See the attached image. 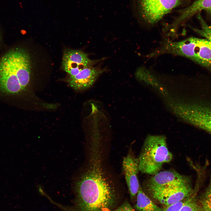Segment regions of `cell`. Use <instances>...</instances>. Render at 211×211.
Instances as JSON below:
<instances>
[{"mask_svg":"<svg viewBox=\"0 0 211 211\" xmlns=\"http://www.w3.org/2000/svg\"><path fill=\"white\" fill-rule=\"evenodd\" d=\"M134 208L137 211H163L164 209L155 204L145 193L140 185Z\"/></svg>","mask_w":211,"mask_h":211,"instance_id":"7c38bea8","label":"cell"},{"mask_svg":"<svg viewBox=\"0 0 211 211\" xmlns=\"http://www.w3.org/2000/svg\"><path fill=\"white\" fill-rule=\"evenodd\" d=\"M139 161L131 154L125 157L122 163V169L132 200H135L140 184L138 179Z\"/></svg>","mask_w":211,"mask_h":211,"instance_id":"9c48e42d","label":"cell"},{"mask_svg":"<svg viewBox=\"0 0 211 211\" xmlns=\"http://www.w3.org/2000/svg\"><path fill=\"white\" fill-rule=\"evenodd\" d=\"M162 50L165 54L184 57L211 69V43L206 39L192 37L178 41L168 40Z\"/></svg>","mask_w":211,"mask_h":211,"instance_id":"277c9868","label":"cell"},{"mask_svg":"<svg viewBox=\"0 0 211 211\" xmlns=\"http://www.w3.org/2000/svg\"><path fill=\"white\" fill-rule=\"evenodd\" d=\"M200 25L199 29L191 27L192 29L198 34L206 38L211 43V26L208 25L203 19L200 13L197 16Z\"/></svg>","mask_w":211,"mask_h":211,"instance_id":"9a60e30c","label":"cell"},{"mask_svg":"<svg viewBox=\"0 0 211 211\" xmlns=\"http://www.w3.org/2000/svg\"><path fill=\"white\" fill-rule=\"evenodd\" d=\"M106 173L102 163L94 161L74 177L76 199L72 211H113L118 207L120 195Z\"/></svg>","mask_w":211,"mask_h":211,"instance_id":"6da1fadb","label":"cell"},{"mask_svg":"<svg viewBox=\"0 0 211 211\" xmlns=\"http://www.w3.org/2000/svg\"><path fill=\"white\" fill-rule=\"evenodd\" d=\"M0 38H1V37H0Z\"/></svg>","mask_w":211,"mask_h":211,"instance_id":"e0dca14e","label":"cell"},{"mask_svg":"<svg viewBox=\"0 0 211 211\" xmlns=\"http://www.w3.org/2000/svg\"><path fill=\"white\" fill-rule=\"evenodd\" d=\"M190 181L188 176L170 170L160 171L148 178L144 183V186L145 190L149 193Z\"/></svg>","mask_w":211,"mask_h":211,"instance_id":"52a82bcc","label":"cell"},{"mask_svg":"<svg viewBox=\"0 0 211 211\" xmlns=\"http://www.w3.org/2000/svg\"><path fill=\"white\" fill-rule=\"evenodd\" d=\"M105 70L93 66L86 68L74 76H70L67 81L76 90H84L91 87L98 76Z\"/></svg>","mask_w":211,"mask_h":211,"instance_id":"30bf717a","label":"cell"},{"mask_svg":"<svg viewBox=\"0 0 211 211\" xmlns=\"http://www.w3.org/2000/svg\"><path fill=\"white\" fill-rule=\"evenodd\" d=\"M186 0H138L139 13L147 23L154 25Z\"/></svg>","mask_w":211,"mask_h":211,"instance_id":"5b68a950","label":"cell"},{"mask_svg":"<svg viewBox=\"0 0 211 211\" xmlns=\"http://www.w3.org/2000/svg\"><path fill=\"white\" fill-rule=\"evenodd\" d=\"M202 11H205L211 17V0H197L181 11L176 19L167 28L170 31L175 32L178 26L195 14Z\"/></svg>","mask_w":211,"mask_h":211,"instance_id":"8fae6325","label":"cell"},{"mask_svg":"<svg viewBox=\"0 0 211 211\" xmlns=\"http://www.w3.org/2000/svg\"><path fill=\"white\" fill-rule=\"evenodd\" d=\"M113 211H136L127 201L118 206Z\"/></svg>","mask_w":211,"mask_h":211,"instance_id":"2e32d148","label":"cell"},{"mask_svg":"<svg viewBox=\"0 0 211 211\" xmlns=\"http://www.w3.org/2000/svg\"><path fill=\"white\" fill-rule=\"evenodd\" d=\"M198 189L195 188L192 195L188 197L178 211H201L197 200Z\"/></svg>","mask_w":211,"mask_h":211,"instance_id":"5bb4252c","label":"cell"},{"mask_svg":"<svg viewBox=\"0 0 211 211\" xmlns=\"http://www.w3.org/2000/svg\"><path fill=\"white\" fill-rule=\"evenodd\" d=\"M30 56L25 50L16 48L8 52L0 60V90L16 94L25 89L30 80Z\"/></svg>","mask_w":211,"mask_h":211,"instance_id":"7a4b0ae2","label":"cell"},{"mask_svg":"<svg viewBox=\"0 0 211 211\" xmlns=\"http://www.w3.org/2000/svg\"><path fill=\"white\" fill-rule=\"evenodd\" d=\"M172 158L166 137L149 135L145 139L138 157L139 171L143 173L155 175L160 171L164 164L170 161Z\"/></svg>","mask_w":211,"mask_h":211,"instance_id":"3957f363","label":"cell"},{"mask_svg":"<svg viewBox=\"0 0 211 211\" xmlns=\"http://www.w3.org/2000/svg\"><path fill=\"white\" fill-rule=\"evenodd\" d=\"M197 200L201 211H211V181L199 195Z\"/></svg>","mask_w":211,"mask_h":211,"instance_id":"4fadbf2b","label":"cell"},{"mask_svg":"<svg viewBox=\"0 0 211 211\" xmlns=\"http://www.w3.org/2000/svg\"><path fill=\"white\" fill-rule=\"evenodd\" d=\"M87 55L79 50H70L64 52L62 59L63 70L70 76H74L83 69L93 66L94 63Z\"/></svg>","mask_w":211,"mask_h":211,"instance_id":"ba28073f","label":"cell"},{"mask_svg":"<svg viewBox=\"0 0 211 211\" xmlns=\"http://www.w3.org/2000/svg\"><path fill=\"white\" fill-rule=\"evenodd\" d=\"M194 190L189 182L154 190L148 193L160 203L168 206L189 197L193 193Z\"/></svg>","mask_w":211,"mask_h":211,"instance_id":"8992f818","label":"cell"}]
</instances>
